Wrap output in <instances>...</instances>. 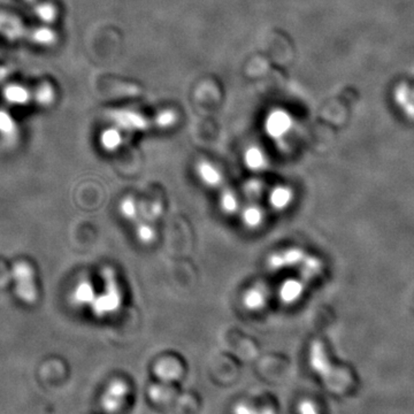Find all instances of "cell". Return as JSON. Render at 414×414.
Returning a JSON list of instances; mask_svg holds the SVG:
<instances>
[{"mask_svg":"<svg viewBox=\"0 0 414 414\" xmlns=\"http://www.w3.org/2000/svg\"><path fill=\"white\" fill-rule=\"evenodd\" d=\"M310 365L312 370L325 382L326 387L333 393H344L353 385L351 373L331 363L325 346L319 341L312 342L310 346Z\"/></svg>","mask_w":414,"mask_h":414,"instance_id":"1","label":"cell"},{"mask_svg":"<svg viewBox=\"0 0 414 414\" xmlns=\"http://www.w3.org/2000/svg\"><path fill=\"white\" fill-rule=\"evenodd\" d=\"M102 279L104 282L103 291L97 294L95 301L90 306L93 316L98 319L117 313L123 305V292L120 289L115 271L110 266L104 267L102 271Z\"/></svg>","mask_w":414,"mask_h":414,"instance_id":"2","label":"cell"},{"mask_svg":"<svg viewBox=\"0 0 414 414\" xmlns=\"http://www.w3.org/2000/svg\"><path fill=\"white\" fill-rule=\"evenodd\" d=\"M13 279L15 282V292L22 301L33 304L37 301L36 284H35V274L31 266L27 262H16L13 266Z\"/></svg>","mask_w":414,"mask_h":414,"instance_id":"3","label":"cell"},{"mask_svg":"<svg viewBox=\"0 0 414 414\" xmlns=\"http://www.w3.org/2000/svg\"><path fill=\"white\" fill-rule=\"evenodd\" d=\"M309 256L301 247H288L284 250L275 251L267 258V266L271 271L284 269H299Z\"/></svg>","mask_w":414,"mask_h":414,"instance_id":"4","label":"cell"},{"mask_svg":"<svg viewBox=\"0 0 414 414\" xmlns=\"http://www.w3.org/2000/svg\"><path fill=\"white\" fill-rule=\"evenodd\" d=\"M118 128L128 131L145 130L149 127V123L140 114L131 110H117L110 115Z\"/></svg>","mask_w":414,"mask_h":414,"instance_id":"5","label":"cell"},{"mask_svg":"<svg viewBox=\"0 0 414 414\" xmlns=\"http://www.w3.org/2000/svg\"><path fill=\"white\" fill-rule=\"evenodd\" d=\"M292 121L289 115L284 110H275L269 114V117L266 120V133L274 140L286 136L291 128Z\"/></svg>","mask_w":414,"mask_h":414,"instance_id":"6","label":"cell"},{"mask_svg":"<svg viewBox=\"0 0 414 414\" xmlns=\"http://www.w3.org/2000/svg\"><path fill=\"white\" fill-rule=\"evenodd\" d=\"M307 284H309L306 281L303 280L301 277H298V279L291 277L284 281L279 289L280 301L284 305L295 304L304 295Z\"/></svg>","mask_w":414,"mask_h":414,"instance_id":"7","label":"cell"},{"mask_svg":"<svg viewBox=\"0 0 414 414\" xmlns=\"http://www.w3.org/2000/svg\"><path fill=\"white\" fill-rule=\"evenodd\" d=\"M197 177L207 188H220L224 185V175L214 164L207 160H200L196 165Z\"/></svg>","mask_w":414,"mask_h":414,"instance_id":"8","label":"cell"},{"mask_svg":"<svg viewBox=\"0 0 414 414\" xmlns=\"http://www.w3.org/2000/svg\"><path fill=\"white\" fill-rule=\"evenodd\" d=\"M267 299H269V292L262 284L251 286L242 297L245 309L251 312L262 310L267 304Z\"/></svg>","mask_w":414,"mask_h":414,"instance_id":"9","label":"cell"},{"mask_svg":"<svg viewBox=\"0 0 414 414\" xmlns=\"http://www.w3.org/2000/svg\"><path fill=\"white\" fill-rule=\"evenodd\" d=\"M239 213L242 222L247 229H258L265 221V213L258 202H249L244 207H242Z\"/></svg>","mask_w":414,"mask_h":414,"instance_id":"10","label":"cell"},{"mask_svg":"<svg viewBox=\"0 0 414 414\" xmlns=\"http://www.w3.org/2000/svg\"><path fill=\"white\" fill-rule=\"evenodd\" d=\"M95 296H97V292H95V286L89 280L84 279L75 286L71 298H72V303L75 306L90 307L95 301Z\"/></svg>","mask_w":414,"mask_h":414,"instance_id":"11","label":"cell"},{"mask_svg":"<svg viewBox=\"0 0 414 414\" xmlns=\"http://www.w3.org/2000/svg\"><path fill=\"white\" fill-rule=\"evenodd\" d=\"M295 198L294 190L289 185H276L269 195V204L275 211H284L291 205Z\"/></svg>","mask_w":414,"mask_h":414,"instance_id":"12","label":"cell"},{"mask_svg":"<svg viewBox=\"0 0 414 414\" xmlns=\"http://www.w3.org/2000/svg\"><path fill=\"white\" fill-rule=\"evenodd\" d=\"M243 160H244L245 167L254 173L266 170L269 165L265 153L262 152V150L258 146L247 148L243 155Z\"/></svg>","mask_w":414,"mask_h":414,"instance_id":"13","label":"cell"},{"mask_svg":"<svg viewBox=\"0 0 414 414\" xmlns=\"http://www.w3.org/2000/svg\"><path fill=\"white\" fill-rule=\"evenodd\" d=\"M219 207L224 214H237L242 209L239 195L236 194L233 189H222L219 195Z\"/></svg>","mask_w":414,"mask_h":414,"instance_id":"14","label":"cell"},{"mask_svg":"<svg viewBox=\"0 0 414 414\" xmlns=\"http://www.w3.org/2000/svg\"><path fill=\"white\" fill-rule=\"evenodd\" d=\"M123 138L121 129L108 128L100 135V145L108 152H115L123 145Z\"/></svg>","mask_w":414,"mask_h":414,"instance_id":"15","label":"cell"},{"mask_svg":"<svg viewBox=\"0 0 414 414\" xmlns=\"http://www.w3.org/2000/svg\"><path fill=\"white\" fill-rule=\"evenodd\" d=\"M120 214L125 220L136 224L140 220V205L134 197L127 196L119 204Z\"/></svg>","mask_w":414,"mask_h":414,"instance_id":"16","label":"cell"},{"mask_svg":"<svg viewBox=\"0 0 414 414\" xmlns=\"http://www.w3.org/2000/svg\"><path fill=\"white\" fill-rule=\"evenodd\" d=\"M155 372L162 378H176L181 374V365L173 358H165L157 363Z\"/></svg>","mask_w":414,"mask_h":414,"instance_id":"17","label":"cell"},{"mask_svg":"<svg viewBox=\"0 0 414 414\" xmlns=\"http://www.w3.org/2000/svg\"><path fill=\"white\" fill-rule=\"evenodd\" d=\"M135 235L140 244L143 245L152 244L157 239V233L151 222L144 220L138 221L135 224Z\"/></svg>","mask_w":414,"mask_h":414,"instance_id":"18","label":"cell"},{"mask_svg":"<svg viewBox=\"0 0 414 414\" xmlns=\"http://www.w3.org/2000/svg\"><path fill=\"white\" fill-rule=\"evenodd\" d=\"M140 220L148 221L152 224L153 221L160 218L162 214V205L157 200H149L140 203Z\"/></svg>","mask_w":414,"mask_h":414,"instance_id":"19","label":"cell"},{"mask_svg":"<svg viewBox=\"0 0 414 414\" xmlns=\"http://www.w3.org/2000/svg\"><path fill=\"white\" fill-rule=\"evenodd\" d=\"M265 191V185L259 179H250L243 185V195L249 202H258Z\"/></svg>","mask_w":414,"mask_h":414,"instance_id":"20","label":"cell"},{"mask_svg":"<svg viewBox=\"0 0 414 414\" xmlns=\"http://www.w3.org/2000/svg\"><path fill=\"white\" fill-rule=\"evenodd\" d=\"M176 115L172 110H165L159 114L155 123L160 127V128H168L170 125L175 123Z\"/></svg>","mask_w":414,"mask_h":414,"instance_id":"21","label":"cell"},{"mask_svg":"<svg viewBox=\"0 0 414 414\" xmlns=\"http://www.w3.org/2000/svg\"><path fill=\"white\" fill-rule=\"evenodd\" d=\"M298 412H299V414H319L316 405L310 400L301 402L298 406Z\"/></svg>","mask_w":414,"mask_h":414,"instance_id":"22","label":"cell"}]
</instances>
